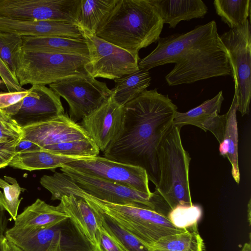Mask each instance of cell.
<instances>
[{
    "label": "cell",
    "instance_id": "43",
    "mask_svg": "<svg viewBox=\"0 0 251 251\" xmlns=\"http://www.w3.org/2000/svg\"><path fill=\"white\" fill-rule=\"evenodd\" d=\"M4 86H5L4 84L3 81L0 78V89Z\"/></svg>",
    "mask_w": 251,
    "mask_h": 251
},
{
    "label": "cell",
    "instance_id": "36",
    "mask_svg": "<svg viewBox=\"0 0 251 251\" xmlns=\"http://www.w3.org/2000/svg\"><path fill=\"white\" fill-rule=\"evenodd\" d=\"M29 93L28 89L13 92L0 91V109L4 111L13 106L21 101Z\"/></svg>",
    "mask_w": 251,
    "mask_h": 251
},
{
    "label": "cell",
    "instance_id": "22",
    "mask_svg": "<svg viewBox=\"0 0 251 251\" xmlns=\"http://www.w3.org/2000/svg\"><path fill=\"white\" fill-rule=\"evenodd\" d=\"M238 108L237 88L234 85V94L231 105L226 113L223 138L219 145L221 155L226 157L231 166V174L235 182L239 184L240 174L238 164V134L236 111Z\"/></svg>",
    "mask_w": 251,
    "mask_h": 251
},
{
    "label": "cell",
    "instance_id": "41",
    "mask_svg": "<svg viewBox=\"0 0 251 251\" xmlns=\"http://www.w3.org/2000/svg\"><path fill=\"white\" fill-rule=\"evenodd\" d=\"M240 251H251V243L250 242L245 243Z\"/></svg>",
    "mask_w": 251,
    "mask_h": 251
},
{
    "label": "cell",
    "instance_id": "26",
    "mask_svg": "<svg viewBox=\"0 0 251 251\" xmlns=\"http://www.w3.org/2000/svg\"><path fill=\"white\" fill-rule=\"evenodd\" d=\"M112 89L115 101L124 106L128 102L138 97L150 86L151 77L149 71L140 69L114 80Z\"/></svg>",
    "mask_w": 251,
    "mask_h": 251
},
{
    "label": "cell",
    "instance_id": "20",
    "mask_svg": "<svg viewBox=\"0 0 251 251\" xmlns=\"http://www.w3.org/2000/svg\"><path fill=\"white\" fill-rule=\"evenodd\" d=\"M68 218L57 206L47 204L37 199L17 216L14 227L20 228H44L53 226Z\"/></svg>",
    "mask_w": 251,
    "mask_h": 251
},
{
    "label": "cell",
    "instance_id": "3",
    "mask_svg": "<svg viewBox=\"0 0 251 251\" xmlns=\"http://www.w3.org/2000/svg\"><path fill=\"white\" fill-rule=\"evenodd\" d=\"M180 129L173 125L157 153L159 181L155 191L171 210L178 205L193 204L189 180L191 157L182 145Z\"/></svg>",
    "mask_w": 251,
    "mask_h": 251
},
{
    "label": "cell",
    "instance_id": "33",
    "mask_svg": "<svg viewBox=\"0 0 251 251\" xmlns=\"http://www.w3.org/2000/svg\"><path fill=\"white\" fill-rule=\"evenodd\" d=\"M98 228L93 251H126L119 241L97 220Z\"/></svg>",
    "mask_w": 251,
    "mask_h": 251
},
{
    "label": "cell",
    "instance_id": "4",
    "mask_svg": "<svg viewBox=\"0 0 251 251\" xmlns=\"http://www.w3.org/2000/svg\"><path fill=\"white\" fill-rule=\"evenodd\" d=\"M22 128L24 138L54 153L88 157L100 151L81 125L65 113Z\"/></svg>",
    "mask_w": 251,
    "mask_h": 251
},
{
    "label": "cell",
    "instance_id": "18",
    "mask_svg": "<svg viewBox=\"0 0 251 251\" xmlns=\"http://www.w3.org/2000/svg\"><path fill=\"white\" fill-rule=\"evenodd\" d=\"M60 209L71 219L93 248L99 226L92 208L81 198L70 194L60 197Z\"/></svg>",
    "mask_w": 251,
    "mask_h": 251
},
{
    "label": "cell",
    "instance_id": "31",
    "mask_svg": "<svg viewBox=\"0 0 251 251\" xmlns=\"http://www.w3.org/2000/svg\"><path fill=\"white\" fill-rule=\"evenodd\" d=\"M22 45L23 40L21 36L0 31V57L14 75L16 70V55L22 48Z\"/></svg>",
    "mask_w": 251,
    "mask_h": 251
},
{
    "label": "cell",
    "instance_id": "10",
    "mask_svg": "<svg viewBox=\"0 0 251 251\" xmlns=\"http://www.w3.org/2000/svg\"><path fill=\"white\" fill-rule=\"evenodd\" d=\"M81 33L89 57L85 69L92 77L114 80L139 70L138 53L130 52L95 34Z\"/></svg>",
    "mask_w": 251,
    "mask_h": 251
},
{
    "label": "cell",
    "instance_id": "12",
    "mask_svg": "<svg viewBox=\"0 0 251 251\" xmlns=\"http://www.w3.org/2000/svg\"><path fill=\"white\" fill-rule=\"evenodd\" d=\"M80 0H0V17L17 20H52L76 25Z\"/></svg>",
    "mask_w": 251,
    "mask_h": 251
},
{
    "label": "cell",
    "instance_id": "14",
    "mask_svg": "<svg viewBox=\"0 0 251 251\" xmlns=\"http://www.w3.org/2000/svg\"><path fill=\"white\" fill-rule=\"evenodd\" d=\"M21 101L5 110L22 128L64 113L60 97L50 88L34 85Z\"/></svg>",
    "mask_w": 251,
    "mask_h": 251
},
{
    "label": "cell",
    "instance_id": "11",
    "mask_svg": "<svg viewBox=\"0 0 251 251\" xmlns=\"http://www.w3.org/2000/svg\"><path fill=\"white\" fill-rule=\"evenodd\" d=\"M69 106L70 118L76 122L100 107L113 91L105 82L87 75L73 76L49 85Z\"/></svg>",
    "mask_w": 251,
    "mask_h": 251
},
{
    "label": "cell",
    "instance_id": "8",
    "mask_svg": "<svg viewBox=\"0 0 251 251\" xmlns=\"http://www.w3.org/2000/svg\"><path fill=\"white\" fill-rule=\"evenodd\" d=\"M220 40L217 25L211 21L197 25L185 33L174 34L160 37L156 47L140 60V69H150L169 63H175L191 52L215 43Z\"/></svg>",
    "mask_w": 251,
    "mask_h": 251
},
{
    "label": "cell",
    "instance_id": "6",
    "mask_svg": "<svg viewBox=\"0 0 251 251\" xmlns=\"http://www.w3.org/2000/svg\"><path fill=\"white\" fill-rule=\"evenodd\" d=\"M165 76L170 86L189 84L211 77L232 76L227 51L221 39L179 58Z\"/></svg>",
    "mask_w": 251,
    "mask_h": 251
},
{
    "label": "cell",
    "instance_id": "23",
    "mask_svg": "<svg viewBox=\"0 0 251 251\" xmlns=\"http://www.w3.org/2000/svg\"><path fill=\"white\" fill-rule=\"evenodd\" d=\"M82 158L85 157L60 155L41 149L16 153L9 166L29 171L52 170Z\"/></svg>",
    "mask_w": 251,
    "mask_h": 251
},
{
    "label": "cell",
    "instance_id": "9",
    "mask_svg": "<svg viewBox=\"0 0 251 251\" xmlns=\"http://www.w3.org/2000/svg\"><path fill=\"white\" fill-rule=\"evenodd\" d=\"M228 54L234 85L237 88L238 108L242 116L250 112L251 98V30L249 20L242 26L219 35Z\"/></svg>",
    "mask_w": 251,
    "mask_h": 251
},
{
    "label": "cell",
    "instance_id": "35",
    "mask_svg": "<svg viewBox=\"0 0 251 251\" xmlns=\"http://www.w3.org/2000/svg\"><path fill=\"white\" fill-rule=\"evenodd\" d=\"M22 138L0 143V169L9 166L16 154V146Z\"/></svg>",
    "mask_w": 251,
    "mask_h": 251
},
{
    "label": "cell",
    "instance_id": "21",
    "mask_svg": "<svg viewBox=\"0 0 251 251\" xmlns=\"http://www.w3.org/2000/svg\"><path fill=\"white\" fill-rule=\"evenodd\" d=\"M22 49L25 50L89 56L88 47L84 39L27 36H22Z\"/></svg>",
    "mask_w": 251,
    "mask_h": 251
},
{
    "label": "cell",
    "instance_id": "15",
    "mask_svg": "<svg viewBox=\"0 0 251 251\" xmlns=\"http://www.w3.org/2000/svg\"><path fill=\"white\" fill-rule=\"evenodd\" d=\"M124 120V106L117 103L111 95L100 107L82 119L80 125L103 153L118 137Z\"/></svg>",
    "mask_w": 251,
    "mask_h": 251
},
{
    "label": "cell",
    "instance_id": "5",
    "mask_svg": "<svg viewBox=\"0 0 251 251\" xmlns=\"http://www.w3.org/2000/svg\"><path fill=\"white\" fill-rule=\"evenodd\" d=\"M87 56L27 51L22 49L15 57V75L22 87L44 85L73 76L87 75Z\"/></svg>",
    "mask_w": 251,
    "mask_h": 251
},
{
    "label": "cell",
    "instance_id": "24",
    "mask_svg": "<svg viewBox=\"0 0 251 251\" xmlns=\"http://www.w3.org/2000/svg\"><path fill=\"white\" fill-rule=\"evenodd\" d=\"M117 0H80L76 25L81 32L95 34Z\"/></svg>",
    "mask_w": 251,
    "mask_h": 251
},
{
    "label": "cell",
    "instance_id": "25",
    "mask_svg": "<svg viewBox=\"0 0 251 251\" xmlns=\"http://www.w3.org/2000/svg\"><path fill=\"white\" fill-rule=\"evenodd\" d=\"M203 239L198 225L184 231L160 238L149 249V251H204Z\"/></svg>",
    "mask_w": 251,
    "mask_h": 251
},
{
    "label": "cell",
    "instance_id": "29",
    "mask_svg": "<svg viewBox=\"0 0 251 251\" xmlns=\"http://www.w3.org/2000/svg\"><path fill=\"white\" fill-rule=\"evenodd\" d=\"M4 178L5 180L0 178V188L3 191L0 196V201L5 211L8 212L11 219L15 221L23 199H20V196L25 189L20 186L15 178L7 176H4Z\"/></svg>",
    "mask_w": 251,
    "mask_h": 251
},
{
    "label": "cell",
    "instance_id": "16",
    "mask_svg": "<svg viewBox=\"0 0 251 251\" xmlns=\"http://www.w3.org/2000/svg\"><path fill=\"white\" fill-rule=\"evenodd\" d=\"M224 100L221 91L213 98L187 112L177 111L173 125L180 128L186 125H193L205 132L209 131L220 144L223 138L226 122V114H219Z\"/></svg>",
    "mask_w": 251,
    "mask_h": 251
},
{
    "label": "cell",
    "instance_id": "42",
    "mask_svg": "<svg viewBox=\"0 0 251 251\" xmlns=\"http://www.w3.org/2000/svg\"><path fill=\"white\" fill-rule=\"evenodd\" d=\"M248 222L249 223V226L251 225V199H250L249 201V203L248 204Z\"/></svg>",
    "mask_w": 251,
    "mask_h": 251
},
{
    "label": "cell",
    "instance_id": "38",
    "mask_svg": "<svg viewBox=\"0 0 251 251\" xmlns=\"http://www.w3.org/2000/svg\"><path fill=\"white\" fill-rule=\"evenodd\" d=\"M1 193L0 191V196ZM5 211L0 201V239L5 236V232L7 230V219Z\"/></svg>",
    "mask_w": 251,
    "mask_h": 251
},
{
    "label": "cell",
    "instance_id": "40",
    "mask_svg": "<svg viewBox=\"0 0 251 251\" xmlns=\"http://www.w3.org/2000/svg\"><path fill=\"white\" fill-rule=\"evenodd\" d=\"M6 240L5 236L0 239V251H5Z\"/></svg>",
    "mask_w": 251,
    "mask_h": 251
},
{
    "label": "cell",
    "instance_id": "27",
    "mask_svg": "<svg viewBox=\"0 0 251 251\" xmlns=\"http://www.w3.org/2000/svg\"><path fill=\"white\" fill-rule=\"evenodd\" d=\"M251 0H215L217 14L230 29L243 25L250 14Z\"/></svg>",
    "mask_w": 251,
    "mask_h": 251
},
{
    "label": "cell",
    "instance_id": "37",
    "mask_svg": "<svg viewBox=\"0 0 251 251\" xmlns=\"http://www.w3.org/2000/svg\"><path fill=\"white\" fill-rule=\"evenodd\" d=\"M41 148L33 142L23 137L15 148L16 153L26 151L37 150Z\"/></svg>",
    "mask_w": 251,
    "mask_h": 251
},
{
    "label": "cell",
    "instance_id": "44",
    "mask_svg": "<svg viewBox=\"0 0 251 251\" xmlns=\"http://www.w3.org/2000/svg\"><path fill=\"white\" fill-rule=\"evenodd\" d=\"M0 143H1V142L0 141Z\"/></svg>",
    "mask_w": 251,
    "mask_h": 251
},
{
    "label": "cell",
    "instance_id": "39",
    "mask_svg": "<svg viewBox=\"0 0 251 251\" xmlns=\"http://www.w3.org/2000/svg\"><path fill=\"white\" fill-rule=\"evenodd\" d=\"M5 251H23L21 249L7 239L5 242Z\"/></svg>",
    "mask_w": 251,
    "mask_h": 251
},
{
    "label": "cell",
    "instance_id": "32",
    "mask_svg": "<svg viewBox=\"0 0 251 251\" xmlns=\"http://www.w3.org/2000/svg\"><path fill=\"white\" fill-rule=\"evenodd\" d=\"M23 130L8 114L0 109V141L7 142L23 137Z\"/></svg>",
    "mask_w": 251,
    "mask_h": 251
},
{
    "label": "cell",
    "instance_id": "34",
    "mask_svg": "<svg viewBox=\"0 0 251 251\" xmlns=\"http://www.w3.org/2000/svg\"><path fill=\"white\" fill-rule=\"evenodd\" d=\"M0 77L9 92H19L26 90L20 85L15 75L0 57Z\"/></svg>",
    "mask_w": 251,
    "mask_h": 251
},
{
    "label": "cell",
    "instance_id": "30",
    "mask_svg": "<svg viewBox=\"0 0 251 251\" xmlns=\"http://www.w3.org/2000/svg\"><path fill=\"white\" fill-rule=\"evenodd\" d=\"M202 214V208L200 205L182 204L172 209L167 217L176 227L186 229L198 225Z\"/></svg>",
    "mask_w": 251,
    "mask_h": 251
},
{
    "label": "cell",
    "instance_id": "1",
    "mask_svg": "<svg viewBox=\"0 0 251 251\" xmlns=\"http://www.w3.org/2000/svg\"><path fill=\"white\" fill-rule=\"evenodd\" d=\"M124 108L122 131L103 157L143 168L156 187L157 150L173 126L177 107L167 95L155 88L145 90Z\"/></svg>",
    "mask_w": 251,
    "mask_h": 251
},
{
    "label": "cell",
    "instance_id": "13",
    "mask_svg": "<svg viewBox=\"0 0 251 251\" xmlns=\"http://www.w3.org/2000/svg\"><path fill=\"white\" fill-rule=\"evenodd\" d=\"M65 165L85 174L151 194L149 178L143 168L99 155L82 158Z\"/></svg>",
    "mask_w": 251,
    "mask_h": 251
},
{
    "label": "cell",
    "instance_id": "7",
    "mask_svg": "<svg viewBox=\"0 0 251 251\" xmlns=\"http://www.w3.org/2000/svg\"><path fill=\"white\" fill-rule=\"evenodd\" d=\"M81 189L98 199L119 204H134L148 207L164 216L170 209L158 193L141 192L132 188L94 177L64 165L60 168Z\"/></svg>",
    "mask_w": 251,
    "mask_h": 251
},
{
    "label": "cell",
    "instance_id": "19",
    "mask_svg": "<svg viewBox=\"0 0 251 251\" xmlns=\"http://www.w3.org/2000/svg\"><path fill=\"white\" fill-rule=\"evenodd\" d=\"M164 23L175 28L182 21L202 18L208 7L201 0H151Z\"/></svg>",
    "mask_w": 251,
    "mask_h": 251
},
{
    "label": "cell",
    "instance_id": "2",
    "mask_svg": "<svg viewBox=\"0 0 251 251\" xmlns=\"http://www.w3.org/2000/svg\"><path fill=\"white\" fill-rule=\"evenodd\" d=\"M164 23L151 0H117L98 37L134 53L160 38Z\"/></svg>",
    "mask_w": 251,
    "mask_h": 251
},
{
    "label": "cell",
    "instance_id": "28",
    "mask_svg": "<svg viewBox=\"0 0 251 251\" xmlns=\"http://www.w3.org/2000/svg\"><path fill=\"white\" fill-rule=\"evenodd\" d=\"M92 209L94 210L97 220L119 241L126 251H149L136 237L122 228L111 219Z\"/></svg>",
    "mask_w": 251,
    "mask_h": 251
},
{
    "label": "cell",
    "instance_id": "17",
    "mask_svg": "<svg viewBox=\"0 0 251 251\" xmlns=\"http://www.w3.org/2000/svg\"><path fill=\"white\" fill-rule=\"evenodd\" d=\"M0 31L21 37H58L84 39L76 25L59 21L17 20L0 17Z\"/></svg>",
    "mask_w": 251,
    "mask_h": 251
}]
</instances>
